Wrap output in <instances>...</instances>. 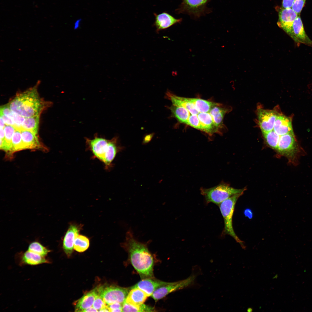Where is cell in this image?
Returning <instances> with one entry per match:
<instances>
[{
	"label": "cell",
	"instance_id": "obj_1",
	"mask_svg": "<svg viewBox=\"0 0 312 312\" xmlns=\"http://www.w3.org/2000/svg\"><path fill=\"white\" fill-rule=\"evenodd\" d=\"M148 242L143 243L135 237L129 230L122 245L128 253L132 266L142 279L153 278L154 260L148 247Z\"/></svg>",
	"mask_w": 312,
	"mask_h": 312
},
{
	"label": "cell",
	"instance_id": "obj_2",
	"mask_svg": "<svg viewBox=\"0 0 312 312\" xmlns=\"http://www.w3.org/2000/svg\"><path fill=\"white\" fill-rule=\"evenodd\" d=\"M85 141L86 149L91 153L92 158L102 162L106 170L113 167L116 155L124 149L117 136L108 140L95 134L92 138H86Z\"/></svg>",
	"mask_w": 312,
	"mask_h": 312
},
{
	"label": "cell",
	"instance_id": "obj_3",
	"mask_svg": "<svg viewBox=\"0 0 312 312\" xmlns=\"http://www.w3.org/2000/svg\"><path fill=\"white\" fill-rule=\"evenodd\" d=\"M8 105L11 110L25 118L40 115L43 107L35 87L18 94Z\"/></svg>",
	"mask_w": 312,
	"mask_h": 312
},
{
	"label": "cell",
	"instance_id": "obj_4",
	"mask_svg": "<svg viewBox=\"0 0 312 312\" xmlns=\"http://www.w3.org/2000/svg\"><path fill=\"white\" fill-rule=\"evenodd\" d=\"M244 192L235 194L222 202L218 206L224 222V233L229 235L240 244L243 249L246 247L243 242L236 234L232 224L235 205L238 198Z\"/></svg>",
	"mask_w": 312,
	"mask_h": 312
},
{
	"label": "cell",
	"instance_id": "obj_5",
	"mask_svg": "<svg viewBox=\"0 0 312 312\" xmlns=\"http://www.w3.org/2000/svg\"><path fill=\"white\" fill-rule=\"evenodd\" d=\"M245 188L236 189L228 185L221 184L209 188H201V194L204 197L207 203H211L218 206L223 201L232 196L244 192Z\"/></svg>",
	"mask_w": 312,
	"mask_h": 312
},
{
	"label": "cell",
	"instance_id": "obj_6",
	"mask_svg": "<svg viewBox=\"0 0 312 312\" xmlns=\"http://www.w3.org/2000/svg\"><path fill=\"white\" fill-rule=\"evenodd\" d=\"M276 150L287 157L291 162L295 163L299 150L294 134L289 133L280 136Z\"/></svg>",
	"mask_w": 312,
	"mask_h": 312
},
{
	"label": "cell",
	"instance_id": "obj_7",
	"mask_svg": "<svg viewBox=\"0 0 312 312\" xmlns=\"http://www.w3.org/2000/svg\"><path fill=\"white\" fill-rule=\"evenodd\" d=\"M99 295L107 305L115 302H124L130 289L116 286H109L97 288Z\"/></svg>",
	"mask_w": 312,
	"mask_h": 312
},
{
	"label": "cell",
	"instance_id": "obj_8",
	"mask_svg": "<svg viewBox=\"0 0 312 312\" xmlns=\"http://www.w3.org/2000/svg\"><path fill=\"white\" fill-rule=\"evenodd\" d=\"M196 277L195 275H192L184 280L168 282L166 285L157 289L151 296L156 301L163 298L171 293L191 285L194 283Z\"/></svg>",
	"mask_w": 312,
	"mask_h": 312
},
{
	"label": "cell",
	"instance_id": "obj_9",
	"mask_svg": "<svg viewBox=\"0 0 312 312\" xmlns=\"http://www.w3.org/2000/svg\"><path fill=\"white\" fill-rule=\"evenodd\" d=\"M15 259L16 263L21 266L26 265H36L51 263V260L46 257L28 250L17 254Z\"/></svg>",
	"mask_w": 312,
	"mask_h": 312
},
{
	"label": "cell",
	"instance_id": "obj_10",
	"mask_svg": "<svg viewBox=\"0 0 312 312\" xmlns=\"http://www.w3.org/2000/svg\"><path fill=\"white\" fill-rule=\"evenodd\" d=\"M298 15L291 8H282L279 11L278 25L291 38L293 23Z\"/></svg>",
	"mask_w": 312,
	"mask_h": 312
},
{
	"label": "cell",
	"instance_id": "obj_11",
	"mask_svg": "<svg viewBox=\"0 0 312 312\" xmlns=\"http://www.w3.org/2000/svg\"><path fill=\"white\" fill-rule=\"evenodd\" d=\"M259 124L262 133L273 130L278 114L275 110L259 108L257 112Z\"/></svg>",
	"mask_w": 312,
	"mask_h": 312
},
{
	"label": "cell",
	"instance_id": "obj_12",
	"mask_svg": "<svg viewBox=\"0 0 312 312\" xmlns=\"http://www.w3.org/2000/svg\"><path fill=\"white\" fill-rule=\"evenodd\" d=\"M208 0H183L180 7L176 10L178 13H185L198 16L203 12Z\"/></svg>",
	"mask_w": 312,
	"mask_h": 312
},
{
	"label": "cell",
	"instance_id": "obj_13",
	"mask_svg": "<svg viewBox=\"0 0 312 312\" xmlns=\"http://www.w3.org/2000/svg\"><path fill=\"white\" fill-rule=\"evenodd\" d=\"M82 226L75 224H71L66 232L63 240L62 248L66 255L69 257L74 249V243Z\"/></svg>",
	"mask_w": 312,
	"mask_h": 312
},
{
	"label": "cell",
	"instance_id": "obj_14",
	"mask_svg": "<svg viewBox=\"0 0 312 312\" xmlns=\"http://www.w3.org/2000/svg\"><path fill=\"white\" fill-rule=\"evenodd\" d=\"M292 38L297 43L312 46V40L305 32L300 15L295 19L293 23Z\"/></svg>",
	"mask_w": 312,
	"mask_h": 312
},
{
	"label": "cell",
	"instance_id": "obj_15",
	"mask_svg": "<svg viewBox=\"0 0 312 312\" xmlns=\"http://www.w3.org/2000/svg\"><path fill=\"white\" fill-rule=\"evenodd\" d=\"M155 20L154 25L158 33L160 31L166 29L172 25L180 23L181 19H177L166 12L157 14L154 13Z\"/></svg>",
	"mask_w": 312,
	"mask_h": 312
},
{
	"label": "cell",
	"instance_id": "obj_16",
	"mask_svg": "<svg viewBox=\"0 0 312 312\" xmlns=\"http://www.w3.org/2000/svg\"><path fill=\"white\" fill-rule=\"evenodd\" d=\"M168 282L156 279L153 278L143 279L131 288L136 287L140 289L148 296H151L157 289L166 285Z\"/></svg>",
	"mask_w": 312,
	"mask_h": 312
},
{
	"label": "cell",
	"instance_id": "obj_17",
	"mask_svg": "<svg viewBox=\"0 0 312 312\" xmlns=\"http://www.w3.org/2000/svg\"><path fill=\"white\" fill-rule=\"evenodd\" d=\"M273 130L280 136L287 133H294L291 118L278 114L275 121Z\"/></svg>",
	"mask_w": 312,
	"mask_h": 312
},
{
	"label": "cell",
	"instance_id": "obj_18",
	"mask_svg": "<svg viewBox=\"0 0 312 312\" xmlns=\"http://www.w3.org/2000/svg\"><path fill=\"white\" fill-rule=\"evenodd\" d=\"M165 97L171 101L172 105L186 109L191 114L197 115L199 113L196 110L194 105L189 102L187 98L177 96L169 90L166 92Z\"/></svg>",
	"mask_w": 312,
	"mask_h": 312
},
{
	"label": "cell",
	"instance_id": "obj_19",
	"mask_svg": "<svg viewBox=\"0 0 312 312\" xmlns=\"http://www.w3.org/2000/svg\"><path fill=\"white\" fill-rule=\"evenodd\" d=\"M99 294L97 288L85 294L76 302L75 311H82L92 306L94 301Z\"/></svg>",
	"mask_w": 312,
	"mask_h": 312
},
{
	"label": "cell",
	"instance_id": "obj_20",
	"mask_svg": "<svg viewBox=\"0 0 312 312\" xmlns=\"http://www.w3.org/2000/svg\"><path fill=\"white\" fill-rule=\"evenodd\" d=\"M22 142L25 149L38 148L40 145L37 134L32 131L21 129Z\"/></svg>",
	"mask_w": 312,
	"mask_h": 312
},
{
	"label": "cell",
	"instance_id": "obj_21",
	"mask_svg": "<svg viewBox=\"0 0 312 312\" xmlns=\"http://www.w3.org/2000/svg\"><path fill=\"white\" fill-rule=\"evenodd\" d=\"M148 297L146 294L140 289L131 287L125 302L133 305L140 304H143Z\"/></svg>",
	"mask_w": 312,
	"mask_h": 312
},
{
	"label": "cell",
	"instance_id": "obj_22",
	"mask_svg": "<svg viewBox=\"0 0 312 312\" xmlns=\"http://www.w3.org/2000/svg\"><path fill=\"white\" fill-rule=\"evenodd\" d=\"M197 115L203 127V132L211 134L218 131V129L216 127L209 112L199 113Z\"/></svg>",
	"mask_w": 312,
	"mask_h": 312
},
{
	"label": "cell",
	"instance_id": "obj_23",
	"mask_svg": "<svg viewBox=\"0 0 312 312\" xmlns=\"http://www.w3.org/2000/svg\"><path fill=\"white\" fill-rule=\"evenodd\" d=\"M189 102L192 103L199 113L209 112L214 106L220 105V103L207 100L195 98H187Z\"/></svg>",
	"mask_w": 312,
	"mask_h": 312
},
{
	"label": "cell",
	"instance_id": "obj_24",
	"mask_svg": "<svg viewBox=\"0 0 312 312\" xmlns=\"http://www.w3.org/2000/svg\"><path fill=\"white\" fill-rule=\"evenodd\" d=\"M173 117L180 123L186 124L191 114L186 109L172 105L168 107Z\"/></svg>",
	"mask_w": 312,
	"mask_h": 312
},
{
	"label": "cell",
	"instance_id": "obj_25",
	"mask_svg": "<svg viewBox=\"0 0 312 312\" xmlns=\"http://www.w3.org/2000/svg\"><path fill=\"white\" fill-rule=\"evenodd\" d=\"M220 106H214L209 112L216 127L218 129L222 126L223 118L227 111L226 109Z\"/></svg>",
	"mask_w": 312,
	"mask_h": 312
},
{
	"label": "cell",
	"instance_id": "obj_26",
	"mask_svg": "<svg viewBox=\"0 0 312 312\" xmlns=\"http://www.w3.org/2000/svg\"><path fill=\"white\" fill-rule=\"evenodd\" d=\"M40 115L25 118L21 125V128L31 131L37 134Z\"/></svg>",
	"mask_w": 312,
	"mask_h": 312
},
{
	"label": "cell",
	"instance_id": "obj_27",
	"mask_svg": "<svg viewBox=\"0 0 312 312\" xmlns=\"http://www.w3.org/2000/svg\"><path fill=\"white\" fill-rule=\"evenodd\" d=\"M154 310L153 307L143 304L133 305L124 302L122 304L123 312H152Z\"/></svg>",
	"mask_w": 312,
	"mask_h": 312
},
{
	"label": "cell",
	"instance_id": "obj_28",
	"mask_svg": "<svg viewBox=\"0 0 312 312\" xmlns=\"http://www.w3.org/2000/svg\"><path fill=\"white\" fill-rule=\"evenodd\" d=\"M5 134V144L3 150L12 152V139L15 130L13 126L5 125L4 128Z\"/></svg>",
	"mask_w": 312,
	"mask_h": 312
},
{
	"label": "cell",
	"instance_id": "obj_29",
	"mask_svg": "<svg viewBox=\"0 0 312 312\" xmlns=\"http://www.w3.org/2000/svg\"><path fill=\"white\" fill-rule=\"evenodd\" d=\"M90 245L89 239L87 237L79 234L74 243V249L79 252H83L88 248Z\"/></svg>",
	"mask_w": 312,
	"mask_h": 312
},
{
	"label": "cell",
	"instance_id": "obj_30",
	"mask_svg": "<svg viewBox=\"0 0 312 312\" xmlns=\"http://www.w3.org/2000/svg\"><path fill=\"white\" fill-rule=\"evenodd\" d=\"M28 250L41 256L46 257L51 250L37 241H34L29 245Z\"/></svg>",
	"mask_w": 312,
	"mask_h": 312
},
{
	"label": "cell",
	"instance_id": "obj_31",
	"mask_svg": "<svg viewBox=\"0 0 312 312\" xmlns=\"http://www.w3.org/2000/svg\"><path fill=\"white\" fill-rule=\"evenodd\" d=\"M262 133L268 144L271 147L276 150L280 136L276 133L273 130Z\"/></svg>",
	"mask_w": 312,
	"mask_h": 312
},
{
	"label": "cell",
	"instance_id": "obj_32",
	"mask_svg": "<svg viewBox=\"0 0 312 312\" xmlns=\"http://www.w3.org/2000/svg\"><path fill=\"white\" fill-rule=\"evenodd\" d=\"M12 152L25 149L23 144L21 129L15 128L12 139Z\"/></svg>",
	"mask_w": 312,
	"mask_h": 312
},
{
	"label": "cell",
	"instance_id": "obj_33",
	"mask_svg": "<svg viewBox=\"0 0 312 312\" xmlns=\"http://www.w3.org/2000/svg\"><path fill=\"white\" fill-rule=\"evenodd\" d=\"M186 125L203 131V129L197 114H191Z\"/></svg>",
	"mask_w": 312,
	"mask_h": 312
},
{
	"label": "cell",
	"instance_id": "obj_34",
	"mask_svg": "<svg viewBox=\"0 0 312 312\" xmlns=\"http://www.w3.org/2000/svg\"><path fill=\"white\" fill-rule=\"evenodd\" d=\"M92 306L94 308L99 311L101 309L106 307L107 305L99 294L96 297Z\"/></svg>",
	"mask_w": 312,
	"mask_h": 312
},
{
	"label": "cell",
	"instance_id": "obj_35",
	"mask_svg": "<svg viewBox=\"0 0 312 312\" xmlns=\"http://www.w3.org/2000/svg\"><path fill=\"white\" fill-rule=\"evenodd\" d=\"M306 1V0H295L294 1L291 8L298 15H300Z\"/></svg>",
	"mask_w": 312,
	"mask_h": 312
},
{
	"label": "cell",
	"instance_id": "obj_36",
	"mask_svg": "<svg viewBox=\"0 0 312 312\" xmlns=\"http://www.w3.org/2000/svg\"><path fill=\"white\" fill-rule=\"evenodd\" d=\"M122 304L118 302H115L107 305L109 312H122Z\"/></svg>",
	"mask_w": 312,
	"mask_h": 312
},
{
	"label": "cell",
	"instance_id": "obj_37",
	"mask_svg": "<svg viewBox=\"0 0 312 312\" xmlns=\"http://www.w3.org/2000/svg\"><path fill=\"white\" fill-rule=\"evenodd\" d=\"M0 116L3 119L6 125L14 126L15 124L14 122L11 118L1 114Z\"/></svg>",
	"mask_w": 312,
	"mask_h": 312
},
{
	"label": "cell",
	"instance_id": "obj_38",
	"mask_svg": "<svg viewBox=\"0 0 312 312\" xmlns=\"http://www.w3.org/2000/svg\"><path fill=\"white\" fill-rule=\"evenodd\" d=\"M295 0H283L282 7L285 8H291Z\"/></svg>",
	"mask_w": 312,
	"mask_h": 312
},
{
	"label": "cell",
	"instance_id": "obj_39",
	"mask_svg": "<svg viewBox=\"0 0 312 312\" xmlns=\"http://www.w3.org/2000/svg\"><path fill=\"white\" fill-rule=\"evenodd\" d=\"M154 134L152 133L146 135L144 137L142 141V144H146L148 143L152 140Z\"/></svg>",
	"mask_w": 312,
	"mask_h": 312
},
{
	"label": "cell",
	"instance_id": "obj_40",
	"mask_svg": "<svg viewBox=\"0 0 312 312\" xmlns=\"http://www.w3.org/2000/svg\"><path fill=\"white\" fill-rule=\"evenodd\" d=\"M81 21V18H79L75 21L74 24V28L75 29H77L79 27Z\"/></svg>",
	"mask_w": 312,
	"mask_h": 312
},
{
	"label": "cell",
	"instance_id": "obj_41",
	"mask_svg": "<svg viewBox=\"0 0 312 312\" xmlns=\"http://www.w3.org/2000/svg\"><path fill=\"white\" fill-rule=\"evenodd\" d=\"M98 311L97 310L95 309L93 307H91L85 310H84L83 312H98Z\"/></svg>",
	"mask_w": 312,
	"mask_h": 312
},
{
	"label": "cell",
	"instance_id": "obj_42",
	"mask_svg": "<svg viewBox=\"0 0 312 312\" xmlns=\"http://www.w3.org/2000/svg\"><path fill=\"white\" fill-rule=\"evenodd\" d=\"M5 124L3 119L2 117L0 116V127L4 128L5 126Z\"/></svg>",
	"mask_w": 312,
	"mask_h": 312
},
{
	"label": "cell",
	"instance_id": "obj_43",
	"mask_svg": "<svg viewBox=\"0 0 312 312\" xmlns=\"http://www.w3.org/2000/svg\"><path fill=\"white\" fill-rule=\"evenodd\" d=\"M100 312H109V310L107 306L106 307L104 308L99 311Z\"/></svg>",
	"mask_w": 312,
	"mask_h": 312
},
{
	"label": "cell",
	"instance_id": "obj_44",
	"mask_svg": "<svg viewBox=\"0 0 312 312\" xmlns=\"http://www.w3.org/2000/svg\"><path fill=\"white\" fill-rule=\"evenodd\" d=\"M247 311L248 312H251L252 311V309L251 308H249L248 309Z\"/></svg>",
	"mask_w": 312,
	"mask_h": 312
}]
</instances>
